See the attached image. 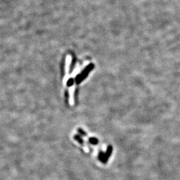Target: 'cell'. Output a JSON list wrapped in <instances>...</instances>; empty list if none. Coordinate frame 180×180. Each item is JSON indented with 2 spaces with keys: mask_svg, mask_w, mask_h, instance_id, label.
<instances>
[{
  "mask_svg": "<svg viewBox=\"0 0 180 180\" xmlns=\"http://www.w3.org/2000/svg\"><path fill=\"white\" fill-rule=\"evenodd\" d=\"M73 84V79H70L67 82V86H71Z\"/></svg>",
  "mask_w": 180,
  "mask_h": 180,
  "instance_id": "4",
  "label": "cell"
},
{
  "mask_svg": "<svg viewBox=\"0 0 180 180\" xmlns=\"http://www.w3.org/2000/svg\"><path fill=\"white\" fill-rule=\"evenodd\" d=\"M89 140L90 141V143H91L92 145H97L98 143V142H99L98 139L97 138H94V137L89 138Z\"/></svg>",
  "mask_w": 180,
  "mask_h": 180,
  "instance_id": "2",
  "label": "cell"
},
{
  "mask_svg": "<svg viewBox=\"0 0 180 180\" xmlns=\"http://www.w3.org/2000/svg\"><path fill=\"white\" fill-rule=\"evenodd\" d=\"M78 132H79L80 134H81V135H83V136H87V134L86 133V132H84L83 130L79 128V129L78 130Z\"/></svg>",
  "mask_w": 180,
  "mask_h": 180,
  "instance_id": "3",
  "label": "cell"
},
{
  "mask_svg": "<svg viewBox=\"0 0 180 180\" xmlns=\"http://www.w3.org/2000/svg\"><path fill=\"white\" fill-rule=\"evenodd\" d=\"M94 65L92 64H90L83 71V72L81 74L78 75L76 77V79H75V81H76L77 83L78 84L81 82H82L88 76L90 71L94 68Z\"/></svg>",
  "mask_w": 180,
  "mask_h": 180,
  "instance_id": "1",
  "label": "cell"
}]
</instances>
